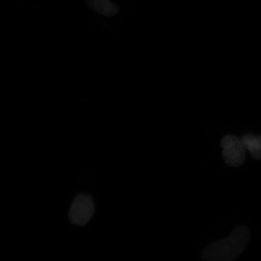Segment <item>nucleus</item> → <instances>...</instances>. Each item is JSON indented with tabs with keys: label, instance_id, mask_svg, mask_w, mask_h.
Here are the masks:
<instances>
[{
	"label": "nucleus",
	"instance_id": "nucleus-1",
	"mask_svg": "<svg viewBox=\"0 0 261 261\" xmlns=\"http://www.w3.org/2000/svg\"><path fill=\"white\" fill-rule=\"evenodd\" d=\"M250 231L246 227L238 226L226 239L217 241L205 247L203 259L208 261H232L242 253L249 245Z\"/></svg>",
	"mask_w": 261,
	"mask_h": 261
},
{
	"label": "nucleus",
	"instance_id": "nucleus-2",
	"mask_svg": "<svg viewBox=\"0 0 261 261\" xmlns=\"http://www.w3.org/2000/svg\"><path fill=\"white\" fill-rule=\"evenodd\" d=\"M224 161L228 166L238 167L246 159V148L241 140L236 136H225L221 141Z\"/></svg>",
	"mask_w": 261,
	"mask_h": 261
},
{
	"label": "nucleus",
	"instance_id": "nucleus-3",
	"mask_svg": "<svg viewBox=\"0 0 261 261\" xmlns=\"http://www.w3.org/2000/svg\"><path fill=\"white\" fill-rule=\"evenodd\" d=\"M94 204L92 198L87 194L77 195L70 207V220L73 224L84 226L92 217Z\"/></svg>",
	"mask_w": 261,
	"mask_h": 261
},
{
	"label": "nucleus",
	"instance_id": "nucleus-4",
	"mask_svg": "<svg viewBox=\"0 0 261 261\" xmlns=\"http://www.w3.org/2000/svg\"><path fill=\"white\" fill-rule=\"evenodd\" d=\"M241 140L245 148L250 152L253 158L261 160V136L246 134Z\"/></svg>",
	"mask_w": 261,
	"mask_h": 261
}]
</instances>
